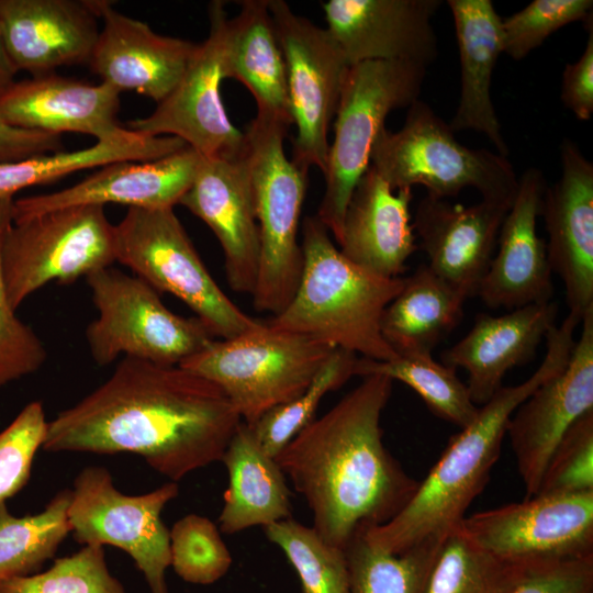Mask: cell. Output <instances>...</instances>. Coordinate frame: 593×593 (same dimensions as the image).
Wrapping results in <instances>:
<instances>
[{
	"mask_svg": "<svg viewBox=\"0 0 593 593\" xmlns=\"http://www.w3.org/2000/svg\"><path fill=\"white\" fill-rule=\"evenodd\" d=\"M459 529L488 552L526 566L593 556V491L537 494L466 516Z\"/></svg>",
	"mask_w": 593,
	"mask_h": 593,
	"instance_id": "cell-14",
	"label": "cell"
},
{
	"mask_svg": "<svg viewBox=\"0 0 593 593\" xmlns=\"http://www.w3.org/2000/svg\"><path fill=\"white\" fill-rule=\"evenodd\" d=\"M58 134L30 131L0 120V164L61 152Z\"/></svg>",
	"mask_w": 593,
	"mask_h": 593,
	"instance_id": "cell-47",
	"label": "cell"
},
{
	"mask_svg": "<svg viewBox=\"0 0 593 593\" xmlns=\"http://www.w3.org/2000/svg\"><path fill=\"white\" fill-rule=\"evenodd\" d=\"M357 359L356 354L335 348L302 393L248 425L260 448L276 458L290 440L315 419L323 398L355 376Z\"/></svg>",
	"mask_w": 593,
	"mask_h": 593,
	"instance_id": "cell-38",
	"label": "cell"
},
{
	"mask_svg": "<svg viewBox=\"0 0 593 593\" xmlns=\"http://www.w3.org/2000/svg\"><path fill=\"white\" fill-rule=\"evenodd\" d=\"M303 268L289 304L268 325L302 334L331 347L388 361L398 355L381 334L387 305L404 286L347 259L316 215L302 225Z\"/></svg>",
	"mask_w": 593,
	"mask_h": 593,
	"instance_id": "cell-4",
	"label": "cell"
},
{
	"mask_svg": "<svg viewBox=\"0 0 593 593\" xmlns=\"http://www.w3.org/2000/svg\"><path fill=\"white\" fill-rule=\"evenodd\" d=\"M0 593H126L109 570L104 547L85 545L45 571L0 582Z\"/></svg>",
	"mask_w": 593,
	"mask_h": 593,
	"instance_id": "cell-39",
	"label": "cell"
},
{
	"mask_svg": "<svg viewBox=\"0 0 593 593\" xmlns=\"http://www.w3.org/2000/svg\"><path fill=\"white\" fill-rule=\"evenodd\" d=\"M425 76V66L407 61L349 65L334 119L325 191L316 214L337 244L347 204L370 166L371 149L387 116L419 99Z\"/></svg>",
	"mask_w": 593,
	"mask_h": 593,
	"instance_id": "cell-8",
	"label": "cell"
},
{
	"mask_svg": "<svg viewBox=\"0 0 593 593\" xmlns=\"http://www.w3.org/2000/svg\"><path fill=\"white\" fill-rule=\"evenodd\" d=\"M120 91L56 72L14 81L0 94V120L20 128L61 135L87 134L96 142L126 138L118 123Z\"/></svg>",
	"mask_w": 593,
	"mask_h": 593,
	"instance_id": "cell-24",
	"label": "cell"
},
{
	"mask_svg": "<svg viewBox=\"0 0 593 593\" xmlns=\"http://www.w3.org/2000/svg\"><path fill=\"white\" fill-rule=\"evenodd\" d=\"M209 35L191 57L169 94L145 118L126 123L144 136H175L203 157L243 154L245 133L232 124L222 102L220 86L228 15L225 2L209 3Z\"/></svg>",
	"mask_w": 593,
	"mask_h": 593,
	"instance_id": "cell-15",
	"label": "cell"
},
{
	"mask_svg": "<svg viewBox=\"0 0 593 593\" xmlns=\"http://www.w3.org/2000/svg\"><path fill=\"white\" fill-rule=\"evenodd\" d=\"M87 283L98 316L87 326L86 339L100 367L121 356L179 366L214 340L201 321L171 312L136 276L108 267L89 275Z\"/></svg>",
	"mask_w": 593,
	"mask_h": 593,
	"instance_id": "cell-10",
	"label": "cell"
},
{
	"mask_svg": "<svg viewBox=\"0 0 593 593\" xmlns=\"http://www.w3.org/2000/svg\"><path fill=\"white\" fill-rule=\"evenodd\" d=\"M290 125L256 115L245 132L247 164L259 230V266L254 306L273 316L298 288L303 254L298 240L309 170L288 159L284 139Z\"/></svg>",
	"mask_w": 593,
	"mask_h": 593,
	"instance_id": "cell-6",
	"label": "cell"
},
{
	"mask_svg": "<svg viewBox=\"0 0 593 593\" xmlns=\"http://www.w3.org/2000/svg\"><path fill=\"white\" fill-rule=\"evenodd\" d=\"M558 305L528 304L503 315L479 313L470 331L441 354V362L468 372L473 403L483 405L503 387L507 371L530 361L556 325Z\"/></svg>",
	"mask_w": 593,
	"mask_h": 593,
	"instance_id": "cell-26",
	"label": "cell"
},
{
	"mask_svg": "<svg viewBox=\"0 0 593 593\" xmlns=\"http://www.w3.org/2000/svg\"><path fill=\"white\" fill-rule=\"evenodd\" d=\"M575 325L564 318L547 334V351L524 382L502 387L473 421L454 435L409 503L388 523L362 530L374 548L400 553L427 540H444L483 491L497 461L514 411L545 381L568 363Z\"/></svg>",
	"mask_w": 593,
	"mask_h": 593,
	"instance_id": "cell-3",
	"label": "cell"
},
{
	"mask_svg": "<svg viewBox=\"0 0 593 593\" xmlns=\"http://www.w3.org/2000/svg\"><path fill=\"white\" fill-rule=\"evenodd\" d=\"M89 4L103 21L88 61L91 71L120 92L134 91L159 103L180 80L198 44L157 34L110 1Z\"/></svg>",
	"mask_w": 593,
	"mask_h": 593,
	"instance_id": "cell-20",
	"label": "cell"
},
{
	"mask_svg": "<svg viewBox=\"0 0 593 593\" xmlns=\"http://www.w3.org/2000/svg\"><path fill=\"white\" fill-rule=\"evenodd\" d=\"M546 188L545 175L538 168H528L518 178L515 199L478 293L490 309L514 310L551 301L552 271L546 242L537 233Z\"/></svg>",
	"mask_w": 593,
	"mask_h": 593,
	"instance_id": "cell-22",
	"label": "cell"
},
{
	"mask_svg": "<svg viewBox=\"0 0 593 593\" xmlns=\"http://www.w3.org/2000/svg\"><path fill=\"white\" fill-rule=\"evenodd\" d=\"M592 0H534L502 20L503 53L525 58L559 29L593 18Z\"/></svg>",
	"mask_w": 593,
	"mask_h": 593,
	"instance_id": "cell-42",
	"label": "cell"
},
{
	"mask_svg": "<svg viewBox=\"0 0 593 593\" xmlns=\"http://www.w3.org/2000/svg\"><path fill=\"white\" fill-rule=\"evenodd\" d=\"M242 419L215 383L180 366L123 357L47 425L48 452H131L172 482L221 461Z\"/></svg>",
	"mask_w": 593,
	"mask_h": 593,
	"instance_id": "cell-1",
	"label": "cell"
},
{
	"mask_svg": "<svg viewBox=\"0 0 593 593\" xmlns=\"http://www.w3.org/2000/svg\"><path fill=\"white\" fill-rule=\"evenodd\" d=\"M592 491L593 410L579 417L556 446L537 494H574Z\"/></svg>",
	"mask_w": 593,
	"mask_h": 593,
	"instance_id": "cell-44",
	"label": "cell"
},
{
	"mask_svg": "<svg viewBox=\"0 0 593 593\" xmlns=\"http://www.w3.org/2000/svg\"><path fill=\"white\" fill-rule=\"evenodd\" d=\"M370 165L393 190L418 184L438 199L473 188L482 200L512 205L518 188L507 157L459 143L449 124L421 99L407 108L399 131H380Z\"/></svg>",
	"mask_w": 593,
	"mask_h": 593,
	"instance_id": "cell-5",
	"label": "cell"
},
{
	"mask_svg": "<svg viewBox=\"0 0 593 593\" xmlns=\"http://www.w3.org/2000/svg\"><path fill=\"white\" fill-rule=\"evenodd\" d=\"M511 205L481 200L472 205L425 195L413 228L430 270L466 300L478 296Z\"/></svg>",
	"mask_w": 593,
	"mask_h": 593,
	"instance_id": "cell-21",
	"label": "cell"
},
{
	"mask_svg": "<svg viewBox=\"0 0 593 593\" xmlns=\"http://www.w3.org/2000/svg\"><path fill=\"white\" fill-rule=\"evenodd\" d=\"M226 26L222 70L244 85L257 104V115L293 125L287 68L268 0H242Z\"/></svg>",
	"mask_w": 593,
	"mask_h": 593,
	"instance_id": "cell-29",
	"label": "cell"
},
{
	"mask_svg": "<svg viewBox=\"0 0 593 593\" xmlns=\"http://www.w3.org/2000/svg\"><path fill=\"white\" fill-rule=\"evenodd\" d=\"M221 461L228 473L219 517L228 535L292 517L291 493L276 459L258 445L250 427L242 422Z\"/></svg>",
	"mask_w": 593,
	"mask_h": 593,
	"instance_id": "cell-30",
	"label": "cell"
},
{
	"mask_svg": "<svg viewBox=\"0 0 593 593\" xmlns=\"http://www.w3.org/2000/svg\"><path fill=\"white\" fill-rule=\"evenodd\" d=\"M202 157L186 146L154 160L114 161L71 187L14 200L12 217L107 203L143 209L174 208L191 186Z\"/></svg>",
	"mask_w": 593,
	"mask_h": 593,
	"instance_id": "cell-23",
	"label": "cell"
},
{
	"mask_svg": "<svg viewBox=\"0 0 593 593\" xmlns=\"http://www.w3.org/2000/svg\"><path fill=\"white\" fill-rule=\"evenodd\" d=\"M466 301L422 264L384 309L381 334L398 356L432 354L460 323Z\"/></svg>",
	"mask_w": 593,
	"mask_h": 593,
	"instance_id": "cell-31",
	"label": "cell"
},
{
	"mask_svg": "<svg viewBox=\"0 0 593 593\" xmlns=\"http://www.w3.org/2000/svg\"><path fill=\"white\" fill-rule=\"evenodd\" d=\"M114 261V225L103 205L12 217L1 245L4 284L14 310L48 282L70 283Z\"/></svg>",
	"mask_w": 593,
	"mask_h": 593,
	"instance_id": "cell-11",
	"label": "cell"
},
{
	"mask_svg": "<svg viewBox=\"0 0 593 593\" xmlns=\"http://www.w3.org/2000/svg\"><path fill=\"white\" fill-rule=\"evenodd\" d=\"M412 189L393 190L370 165L347 204L340 253L370 272L396 278L417 250L411 222Z\"/></svg>",
	"mask_w": 593,
	"mask_h": 593,
	"instance_id": "cell-27",
	"label": "cell"
},
{
	"mask_svg": "<svg viewBox=\"0 0 593 593\" xmlns=\"http://www.w3.org/2000/svg\"><path fill=\"white\" fill-rule=\"evenodd\" d=\"M70 490L67 514L72 538L83 546L122 549L143 574L149 593H169L170 535L161 512L178 496V483L126 495L115 488L108 469L89 466L77 474Z\"/></svg>",
	"mask_w": 593,
	"mask_h": 593,
	"instance_id": "cell-12",
	"label": "cell"
},
{
	"mask_svg": "<svg viewBox=\"0 0 593 593\" xmlns=\"http://www.w3.org/2000/svg\"><path fill=\"white\" fill-rule=\"evenodd\" d=\"M457 369L436 361L432 354L398 356L388 361L358 358L355 376L381 374L415 391L429 411L460 429L475 417L477 406Z\"/></svg>",
	"mask_w": 593,
	"mask_h": 593,
	"instance_id": "cell-34",
	"label": "cell"
},
{
	"mask_svg": "<svg viewBox=\"0 0 593 593\" xmlns=\"http://www.w3.org/2000/svg\"><path fill=\"white\" fill-rule=\"evenodd\" d=\"M18 70L14 67L5 47L0 26V94L3 93L15 80Z\"/></svg>",
	"mask_w": 593,
	"mask_h": 593,
	"instance_id": "cell-48",
	"label": "cell"
},
{
	"mask_svg": "<svg viewBox=\"0 0 593 593\" xmlns=\"http://www.w3.org/2000/svg\"><path fill=\"white\" fill-rule=\"evenodd\" d=\"M283 54L290 109L296 134L292 161L303 169L327 168L328 133L349 64L331 33L292 11L283 0H268Z\"/></svg>",
	"mask_w": 593,
	"mask_h": 593,
	"instance_id": "cell-13",
	"label": "cell"
},
{
	"mask_svg": "<svg viewBox=\"0 0 593 593\" xmlns=\"http://www.w3.org/2000/svg\"><path fill=\"white\" fill-rule=\"evenodd\" d=\"M461 68L460 99L449 123L454 132L484 134L497 153L508 147L491 97L492 77L503 53L502 19L491 0H448Z\"/></svg>",
	"mask_w": 593,
	"mask_h": 593,
	"instance_id": "cell-28",
	"label": "cell"
},
{
	"mask_svg": "<svg viewBox=\"0 0 593 593\" xmlns=\"http://www.w3.org/2000/svg\"><path fill=\"white\" fill-rule=\"evenodd\" d=\"M444 540H427L400 552L372 547L357 533L347 545L350 593H427Z\"/></svg>",
	"mask_w": 593,
	"mask_h": 593,
	"instance_id": "cell-35",
	"label": "cell"
},
{
	"mask_svg": "<svg viewBox=\"0 0 593 593\" xmlns=\"http://www.w3.org/2000/svg\"><path fill=\"white\" fill-rule=\"evenodd\" d=\"M13 197H0V388L33 374L47 359L41 338L9 302L1 267V245L12 220Z\"/></svg>",
	"mask_w": 593,
	"mask_h": 593,
	"instance_id": "cell-41",
	"label": "cell"
},
{
	"mask_svg": "<svg viewBox=\"0 0 593 593\" xmlns=\"http://www.w3.org/2000/svg\"><path fill=\"white\" fill-rule=\"evenodd\" d=\"M510 593H593V556L532 566Z\"/></svg>",
	"mask_w": 593,
	"mask_h": 593,
	"instance_id": "cell-45",
	"label": "cell"
},
{
	"mask_svg": "<svg viewBox=\"0 0 593 593\" xmlns=\"http://www.w3.org/2000/svg\"><path fill=\"white\" fill-rule=\"evenodd\" d=\"M180 142L172 136H144L135 132L126 138L96 142L72 150L40 155L0 164V197L35 184L52 182L67 175L102 167L119 160H154L177 152Z\"/></svg>",
	"mask_w": 593,
	"mask_h": 593,
	"instance_id": "cell-32",
	"label": "cell"
},
{
	"mask_svg": "<svg viewBox=\"0 0 593 593\" xmlns=\"http://www.w3.org/2000/svg\"><path fill=\"white\" fill-rule=\"evenodd\" d=\"M293 567L302 593H350L346 551L292 517L264 527Z\"/></svg>",
	"mask_w": 593,
	"mask_h": 593,
	"instance_id": "cell-37",
	"label": "cell"
},
{
	"mask_svg": "<svg viewBox=\"0 0 593 593\" xmlns=\"http://www.w3.org/2000/svg\"><path fill=\"white\" fill-rule=\"evenodd\" d=\"M361 378L275 458L305 500L312 527L344 550L357 533L392 519L419 484L382 440L380 419L393 381L381 374Z\"/></svg>",
	"mask_w": 593,
	"mask_h": 593,
	"instance_id": "cell-2",
	"label": "cell"
},
{
	"mask_svg": "<svg viewBox=\"0 0 593 593\" xmlns=\"http://www.w3.org/2000/svg\"><path fill=\"white\" fill-rule=\"evenodd\" d=\"M440 0H328L326 30L349 65L407 61L427 67L438 55L432 19Z\"/></svg>",
	"mask_w": 593,
	"mask_h": 593,
	"instance_id": "cell-18",
	"label": "cell"
},
{
	"mask_svg": "<svg viewBox=\"0 0 593 593\" xmlns=\"http://www.w3.org/2000/svg\"><path fill=\"white\" fill-rule=\"evenodd\" d=\"M179 204L202 220L220 242L231 289L253 294L260 243L244 152L231 158L202 157Z\"/></svg>",
	"mask_w": 593,
	"mask_h": 593,
	"instance_id": "cell-19",
	"label": "cell"
},
{
	"mask_svg": "<svg viewBox=\"0 0 593 593\" xmlns=\"http://www.w3.org/2000/svg\"><path fill=\"white\" fill-rule=\"evenodd\" d=\"M530 567L488 552L457 527L441 544L427 593H510Z\"/></svg>",
	"mask_w": 593,
	"mask_h": 593,
	"instance_id": "cell-36",
	"label": "cell"
},
{
	"mask_svg": "<svg viewBox=\"0 0 593 593\" xmlns=\"http://www.w3.org/2000/svg\"><path fill=\"white\" fill-rule=\"evenodd\" d=\"M567 366L541 383L512 414L506 435L526 499L538 492L556 446L583 414L593 410V310L581 322Z\"/></svg>",
	"mask_w": 593,
	"mask_h": 593,
	"instance_id": "cell-16",
	"label": "cell"
},
{
	"mask_svg": "<svg viewBox=\"0 0 593 593\" xmlns=\"http://www.w3.org/2000/svg\"><path fill=\"white\" fill-rule=\"evenodd\" d=\"M114 232L116 261L181 300L214 337L234 338L261 325L214 281L174 208H128Z\"/></svg>",
	"mask_w": 593,
	"mask_h": 593,
	"instance_id": "cell-9",
	"label": "cell"
},
{
	"mask_svg": "<svg viewBox=\"0 0 593 593\" xmlns=\"http://www.w3.org/2000/svg\"><path fill=\"white\" fill-rule=\"evenodd\" d=\"M98 15L89 0H0V26L18 71L32 77L59 67L88 64Z\"/></svg>",
	"mask_w": 593,
	"mask_h": 593,
	"instance_id": "cell-25",
	"label": "cell"
},
{
	"mask_svg": "<svg viewBox=\"0 0 593 593\" xmlns=\"http://www.w3.org/2000/svg\"><path fill=\"white\" fill-rule=\"evenodd\" d=\"M584 26L589 33L584 52L566 65L560 93L564 107L580 121H589L593 114V18Z\"/></svg>",
	"mask_w": 593,
	"mask_h": 593,
	"instance_id": "cell-46",
	"label": "cell"
},
{
	"mask_svg": "<svg viewBox=\"0 0 593 593\" xmlns=\"http://www.w3.org/2000/svg\"><path fill=\"white\" fill-rule=\"evenodd\" d=\"M169 535L170 567L184 582L210 585L228 572L232 555L210 518L188 514L172 525Z\"/></svg>",
	"mask_w": 593,
	"mask_h": 593,
	"instance_id": "cell-40",
	"label": "cell"
},
{
	"mask_svg": "<svg viewBox=\"0 0 593 593\" xmlns=\"http://www.w3.org/2000/svg\"><path fill=\"white\" fill-rule=\"evenodd\" d=\"M334 349L261 323L234 338L214 339L179 366L221 388L242 422L253 425L302 393Z\"/></svg>",
	"mask_w": 593,
	"mask_h": 593,
	"instance_id": "cell-7",
	"label": "cell"
},
{
	"mask_svg": "<svg viewBox=\"0 0 593 593\" xmlns=\"http://www.w3.org/2000/svg\"><path fill=\"white\" fill-rule=\"evenodd\" d=\"M47 425L42 402L32 401L0 432V504L27 484L35 455L45 441Z\"/></svg>",
	"mask_w": 593,
	"mask_h": 593,
	"instance_id": "cell-43",
	"label": "cell"
},
{
	"mask_svg": "<svg viewBox=\"0 0 593 593\" xmlns=\"http://www.w3.org/2000/svg\"><path fill=\"white\" fill-rule=\"evenodd\" d=\"M561 175L546 188L541 212L548 233L547 256L560 277L578 324L593 310V164L571 139L560 145Z\"/></svg>",
	"mask_w": 593,
	"mask_h": 593,
	"instance_id": "cell-17",
	"label": "cell"
},
{
	"mask_svg": "<svg viewBox=\"0 0 593 593\" xmlns=\"http://www.w3.org/2000/svg\"><path fill=\"white\" fill-rule=\"evenodd\" d=\"M71 490L57 492L43 511L15 516L0 504V582L41 571L70 534Z\"/></svg>",
	"mask_w": 593,
	"mask_h": 593,
	"instance_id": "cell-33",
	"label": "cell"
}]
</instances>
